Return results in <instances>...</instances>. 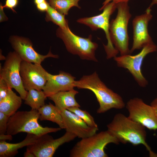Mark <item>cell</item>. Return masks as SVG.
<instances>
[{
  "instance_id": "15",
  "label": "cell",
  "mask_w": 157,
  "mask_h": 157,
  "mask_svg": "<svg viewBox=\"0 0 157 157\" xmlns=\"http://www.w3.org/2000/svg\"><path fill=\"white\" fill-rule=\"evenodd\" d=\"M66 131L81 139L91 136L96 133L98 128L89 126L83 120L67 109L61 112Z\"/></svg>"
},
{
  "instance_id": "11",
  "label": "cell",
  "mask_w": 157,
  "mask_h": 157,
  "mask_svg": "<svg viewBox=\"0 0 157 157\" xmlns=\"http://www.w3.org/2000/svg\"><path fill=\"white\" fill-rule=\"evenodd\" d=\"M76 137L75 135L67 131L62 136L56 139L47 134L39 137L35 143L27 146V149L35 157H52L60 146Z\"/></svg>"
},
{
  "instance_id": "1",
  "label": "cell",
  "mask_w": 157,
  "mask_h": 157,
  "mask_svg": "<svg viewBox=\"0 0 157 157\" xmlns=\"http://www.w3.org/2000/svg\"><path fill=\"white\" fill-rule=\"evenodd\" d=\"M108 130L124 144L129 143L136 146L142 144L149 153L150 157H157V154L151 150L146 141L145 127L124 114L118 113L107 125Z\"/></svg>"
},
{
  "instance_id": "31",
  "label": "cell",
  "mask_w": 157,
  "mask_h": 157,
  "mask_svg": "<svg viewBox=\"0 0 157 157\" xmlns=\"http://www.w3.org/2000/svg\"><path fill=\"white\" fill-rule=\"evenodd\" d=\"M12 136L7 134H0V140L4 141L6 140H11L13 139Z\"/></svg>"
},
{
  "instance_id": "30",
  "label": "cell",
  "mask_w": 157,
  "mask_h": 157,
  "mask_svg": "<svg viewBox=\"0 0 157 157\" xmlns=\"http://www.w3.org/2000/svg\"><path fill=\"white\" fill-rule=\"evenodd\" d=\"M3 6L1 4L0 6V21L1 22L7 20L8 19L3 12Z\"/></svg>"
},
{
  "instance_id": "6",
  "label": "cell",
  "mask_w": 157,
  "mask_h": 157,
  "mask_svg": "<svg viewBox=\"0 0 157 157\" xmlns=\"http://www.w3.org/2000/svg\"><path fill=\"white\" fill-rule=\"evenodd\" d=\"M56 34L63 40L69 52L78 55L83 60L97 62L95 52L98 45L92 41L91 35L88 38H83L75 35L69 28L62 29L60 27L57 29Z\"/></svg>"
},
{
  "instance_id": "33",
  "label": "cell",
  "mask_w": 157,
  "mask_h": 157,
  "mask_svg": "<svg viewBox=\"0 0 157 157\" xmlns=\"http://www.w3.org/2000/svg\"><path fill=\"white\" fill-rule=\"evenodd\" d=\"M24 157H35V155L28 149H26L24 155Z\"/></svg>"
},
{
  "instance_id": "25",
  "label": "cell",
  "mask_w": 157,
  "mask_h": 157,
  "mask_svg": "<svg viewBox=\"0 0 157 157\" xmlns=\"http://www.w3.org/2000/svg\"><path fill=\"white\" fill-rule=\"evenodd\" d=\"M10 117L0 111V134L6 133L8 120Z\"/></svg>"
},
{
  "instance_id": "10",
  "label": "cell",
  "mask_w": 157,
  "mask_h": 157,
  "mask_svg": "<svg viewBox=\"0 0 157 157\" xmlns=\"http://www.w3.org/2000/svg\"><path fill=\"white\" fill-rule=\"evenodd\" d=\"M126 108L131 120L138 122L151 130H157V119L153 108L138 97L129 100Z\"/></svg>"
},
{
  "instance_id": "26",
  "label": "cell",
  "mask_w": 157,
  "mask_h": 157,
  "mask_svg": "<svg viewBox=\"0 0 157 157\" xmlns=\"http://www.w3.org/2000/svg\"><path fill=\"white\" fill-rule=\"evenodd\" d=\"M12 89L6 83L0 78V102L7 96L9 90Z\"/></svg>"
},
{
  "instance_id": "34",
  "label": "cell",
  "mask_w": 157,
  "mask_h": 157,
  "mask_svg": "<svg viewBox=\"0 0 157 157\" xmlns=\"http://www.w3.org/2000/svg\"><path fill=\"white\" fill-rule=\"evenodd\" d=\"M155 4H157V0H152L149 8H151L152 6Z\"/></svg>"
},
{
  "instance_id": "32",
  "label": "cell",
  "mask_w": 157,
  "mask_h": 157,
  "mask_svg": "<svg viewBox=\"0 0 157 157\" xmlns=\"http://www.w3.org/2000/svg\"><path fill=\"white\" fill-rule=\"evenodd\" d=\"M154 108L157 119V97L151 102L150 105Z\"/></svg>"
},
{
  "instance_id": "17",
  "label": "cell",
  "mask_w": 157,
  "mask_h": 157,
  "mask_svg": "<svg viewBox=\"0 0 157 157\" xmlns=\"http://www.w3.org/2000/svg\"><path fill=\"white\" fill-rule=\"evenodd\" d=\"M39 137L33 134L27 133L25 138L17 143H11L4 141H0V157H9L15 156L18 153L19 149L33 144Z\"/></svg>"
},
{
  "instance_id": "27",
  "label": "cell",
  "mask_w": 157,
  "mask_h": 157,
  "mask_svg": "<svg viewBox=\"0 0 157 157\" xmlns=\"http://www.w3.org/2000/svg\"><path fill=\"white\" fill-rule=\"evenodd\" d=\"M18 0H6L5 5L3 7L11 9L13 11L15 12L13 9L17 5Z\"/></svg>"
},
{
  "instance_id": "9",
  "label": "cell",
  "mask_w": 157,
  "mask_h": 157,
  "mask_svg": "<svg viewBox=\"0 0 157 157\" xmlns=\"http://www.w3.org/2000/svg\"><path fill=\"white\" fill-rule=\"evenodd\" d=\"M3 65L0 64V78L11 88L14 89L22 99L26 98L28 91L25 89L20 74V66L22 61L15 51L9 53Z\"/></svg>"
},
{
  "instance_id": "5",
  "label": "cell",
  "mask_w": 157,
  "mask_h": 157,
  "mask_svg": "<svg viewBox=\"0 0 157 157\" xmlns=\"http://www.w3.org/2000/svg\"><path fill=\"white\" fill-rule=\"evenodd\" d=\"M117 13L116 18L109 24V32L111 41L121 56L130 54L128 26L131 17L128 2L116 4Z\"/></svg>"
},
{
  "instance_id": "3",
  "label": "cell",
  "mask_w": 157,
  "mask_h": 157,
  "mask_svg": "<svg viewBox=\"0 0 157 157\" xmlns=\"http://www.w3.org/2000/svg\"><path fill=\"white\" fill-rule=\"evenodd\" d=\"M40 115L38 110L18 111L10 116L6 134L12 135L21 132L33 134L38 137L61 130L60 128L43 127L38 122Z\"/></svg>"
},
{
  "instance_id": "13",
  "label": "cell",
  "mask_w": 157,
  "mask_h": 157,
  "mask_svg": "<svg viewBox=\"0 0 157 157\" xmlns=\"http://www.w3.org/2000/svg\"><path fill=\"white\" fill-rule=\"evenodd\" d=\"M151 11V8L148 7L144 14L136 16L133 20V42L130 53L153 42L148 30L149 22L152 17Z\"/></svg>"
},
{
  "instance_id": "14",
  "label": "cell",
  "mask_w": 157,
  "mask_h": 157,
  "mask_svg": "<svg viewBox=\"0 0 157 157\" xmlns=\"http://www.w3.org/2000/svg\"><path fill=\"white\" fill-rule=\"evenodd\" d=\"M13 48L22 61L41 64L46 58L51 57L58 58V55L52 53L50 50L48 53L43 55L34 49L31 42L29 40L21 37H13L10 40Z\"/></svg>"
},
{
  "instance_id": "4",
  "label": "cell",
  "mask_w": 157,
  "mask_h": 157,
  "mask_svg": "<svg viewBox=\"0 0 157 157\" xmlns=\"http://www.w3.org/2000/svg\"><path fill=\"white\" fill-rule=\"evenodd\" d=\"M110 143L118 144L117 138L108 131L96 133L90 137L81 139L70 151V157H107L105 148Z\"/></svg>"
},
{
  "instance_id": "7",
  "label": "cell",
  "mask_w": 157,
  "mask_h": 157,
  "mask_svg": "<svg viewBox=\"0 0 157 157\" xmlns=\"http://www.w3.org/2000/svg\"><path fill=\"white\" fill-rule=\"evenodd\" d=\"M116 8V4L112 1L103 8V11L100 14L92 17L81 18L77 20L78 23L88 26L92 31H96L99 29L104 31L108 42L106 45L104 44V47L108 59L115 57L119 52L111 41L109 29L110 16Z\"/></svg>"
},
{
  "instance_id": "36",
  "label": "cell",
  "mask_w": 157,
  "mask_h": 157,
  "mask_svg": "<svg viewBox=\"0 0 157 157\" xmlns=\"http://www.w3.org/2000/svg\"></svg>"
},
{
  "instance_id": "29",
  "label": "cell",
  "mask_w": 157,
  "mask_h": 157,
  "mask_svg": "<svg viewBox=\"0 0 157 157\" xmlns=\"http://www.w3.org/2000/svg\"><path fill=\"white\" fill-rule=\"evenodd\" d=\"M130 0H105L102 3L103 6L100 9V10H102L103 8L108 3H110L111 1L117 4L121 2H128Z\"/></svg>"
},
{
  "instance_id": "2",
  "label": "cell",
  "mask_w": 157,
  "mask_h": 157,
  "mask_svg": "<svg viewBox=\"0 0 157 157\" xmlns=\"http://www.w3.org/2000/svg\"><path fill=\"white\" fill-rule=\"evenodd\" d=\"M74 85L78 89H88L93 92L99 104L97 111L98 113H104L112 108L121 109L125 106L121 97L108 88L96 72L75 81Z\"/></svg>"
},
{
  "instance_id": "35",
  "label": "cell",
  "mask_w": 157,
  "mask_h": 157,
  "mask_svg": "<svg viewBox=\"0 0 157 157\" xmlns=\"http://www.w3.org/2000/svg\"><path fill=\"white\" fill-rule=\"evenodd\" d=\"M45 1V0H34V2L36 5L43 3Z\"/></svg>"
},
{
  "instance_id": "8",
  "label": "cell",
  "mask_w": 157,
  "mask_h": 157,
  "mask_svg": "<svg viewBox=\"0 0 157 157\" xmlns=\"http://www.w3.org/2000/svg\"><path fill=\"white\" fill-rule=\"evenodd\" d=\"M142 49L140 53L134 56L130 54L121 55L114 58L118 67L127 69L138 85L144 87L148 83L142 72L143 61L147 54L157 51V46L153 42L145 45Z\"/></svg>"
},
{
  "instance_id": "21",
  "label": "cell",
  "mask_w": 157,
  "mask_h": 157,
  "mask_svg": "<svg viewBox=\"0 0 157 157\" xmlns=\"http://www.w3.org/2000/svg\"><path fill=\"white\" fill-rule=\"evenodd\" d=\"M24 104L29 106L32 109L38 110L45 105L47 97L43 90L31 89L27 91Z\"/></svg>"
},
{
  "instance_id": "22",
  "label": "cell",
  "mask_w": 157,
  "mask_h": 157,
  "mask_svg": "<svg viewBox=\"0 0 157 157\" xmlns=\"http://www.w3.org/2000/svg\"><path fill=\"white\" fill-rule=\"evenodd\" d=\"M80 0H49V4L59 13L67 15L69 10L72 7H76L79 9L78 4Z\"/></svg>"
},
{
  "instance_id": "12",
  "label": "cell",
  "mask_w": 157,
  "mask_h": 157,
  "mask_svg": "<svg viewBox=\"0 0 157 157\" xmlns=\"http://www.w3.org/2000/svg\"><path fill=\"white\" fill-rule=\"evenodd\" d=\"M20 72L26 90L31 89L42 90L47 81V72L41 64L22 61Z\"/></svg>"
},
{
  "instance_id": "16",
  "label": "cell",
  "mask_w": 157,
  "mask_h": 157,
  "mask_svg": "<svg viewBox=\"0 0 157 157\" xmlns=\"http://www.w3.org/2000/svg\"><path fill=\"white\" fill-rule=\"evenodd\" d=\"M75 78L70 74L63 71L52 75L47 72V81L42 90L47 97L60 91L74 89Z\"/></svg>"
},
{
  "instance_id": "19",
  "label": "cell",
  "mask_w": 157,
  "mask_h": 157,
  "mask_svg": "<svg viewBox=\"0 0 157 157\" xmlns=\"http://www.w3.org/2000/svg\"><path fill=\"white\" fill-rule=\"evenodd\" d=\"M41 121L48 120L57 124L61 129H65L63 119L60 112L50 103L44 105L38 110Z\"/></svg>"
},
{
  "instance_id": "23",
  "label": "cell",
  "mask_w": 157,
  "mask_h": 157,
  "mask_svg": "<svg viewBox=\"0 0 157 157\" xmlns=\"http://www.w3.org/2000/svg\"><path fill=\"white\" fill-rule=\"evenodd\" d=\"M46 12V20L47 21H51L62 29L69 28L68 21L65 19V15L58 12L49 4Z\"/></svg>"
},
{
  "instance_id": "18",
  "label": "cell",
  "mask_w": 157,
  "mask_h": 157,
  "mask_svg": "<svg viewBox=\"0 0 157 157\" xmlns=\"http://www.w3.org/2000/svg\"><path fill=\"white\" fill-rule=\"evenodd\" d=\"M78 93V91L74 89L69 91H60L48 97L54 102L58 109L61 112L71 107H80L75 98V96Z\"/></svg>"
},
{
  "instance_id": "24",
  "label": "cell",
  "mask_w": 157,
  "mask_h": 157,
  "mask_svg": "<svg viewBox=\"0 0 157 157\" xmlns=\"http://www.w3.org/2000/svg\"><path fill=\"white\" fill-rule=\"evenodd\" d=\"M79 108L73 107L69 108L67 109L79 117L89 126L93 128H98L92 116L86 110H82Z\"/></svg>"
},
{
  "instance_id": "20",
  "label": "cell",
  "mask_w": 157,
  "mask_h": 157,
  "mask_svg": "<svg viewBox=\"0 0 157 157\" xmlns=\"http://www.w3.org/2000/svg\"><path fill=\"white\" fill-rule=\"evenodd\" d=\"M22 99L12 90L6 97L0 102V111L10 117L17 112L22 103Z\"/></svg>"
},
{
  "instance_id": "28",
  "label": "cell",
  "mask_w": 157,
  "mask_h": 157,
  "mask_svg": "<svg viewBox=\"0 0 157 157\" xmlns=\"http://www.w3.org/2000/svg\"><path fill=\"white\" fill-rule=\"evenodd\" d=\"M49 3L46 1L38 4L37 5V8L41 11H47L48 9Z\"/></svg>"
}]
</instances>
